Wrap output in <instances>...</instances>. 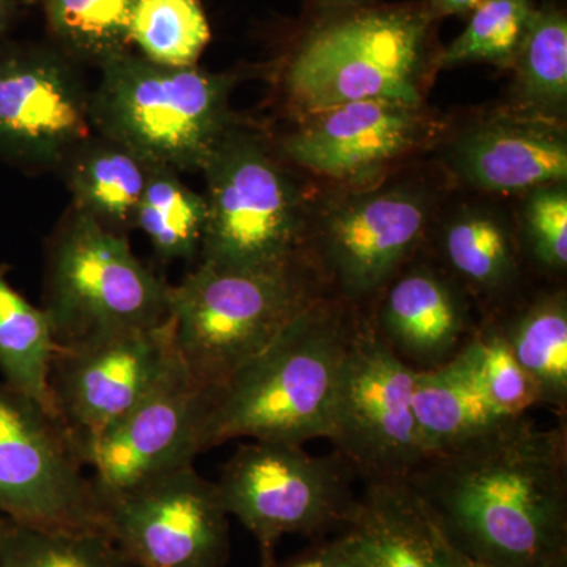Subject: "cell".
<instances>
[{
  "instance_id": "obj_1",
  "label": "cell",
  "mask_w": 567,
  "mask_h": 567,
  "mask_svg": "<svg viewBox=\"0 0 567 567\" xmlns=\"http://www.w3.org/2000/svg\"><path fill=\"white\" fill-rule=\"evenodd\" d=\"M458 550L484 567L567 561V425L513 417L424 457L405 477Z\"/></svg>"
},
{
  "instance_id": "obj_2",
  "label": "cell",
  "mask_w": 567,
  "mask_h": 567,
  "mask_svg": "<svg viewBox=\"0 0 567 567\" xmlns=\"http://www.w3.org/2000/svg\"><path fill=\"white\" fill-rule=\"evenodd\" d=\"M360 316L358 306L323 295L224 385L205 393L203 453L237 439L295 445L328 439Z\"/></svg>"
},
{
  "instance_id": "obj_3",
  "label": "cell",
  "mask_w": 567,
  "mask_h": 567,
  "mask_svg": "<svg viewBox=\"0 0 567 567\" xmlns=\"http://www.w3.org/2000/svg\"><path fill=\"white\" fill-rule=\"evenodd\" d=\"M327 295L311 264L221 270L199 264L169 287L175 352L205 393L224 385Z\"/></svg>"
},
{
  "instance_id": "obj_4",
  "label": "cell",
  "mask_w": 567,
  "mask_h": 567,
  "mask_svg": "<svg viewBox=\"0 0 567 567\" xmlns=\"http://www.w3.org/2000/svg\"><path fill=\"white\" fill-rule=\"evenodd\" d=\"M100 70L91 95L92 128L148 166L203 171L233 128L229 74L158 65L132 51Z\"/></svg>"
},
{
  "instance_id": "obj_5",
  "label": "cell",
  "mask_w": 567,
  "mask_h": 567,
  "mask_svg": "<svg viewBox=\"0 0 567 567\" xmlns=\"http://www.w3.org/2000/svg\"><path fill=\"white\" fill-rule=\"evenodd\" d=\"M434 18L424 7H379L322 22L289 63L290 100L305 115L363 100L421 106Z\"/></svg>"
},
{
  "instance_id": "obj_6",
  "label": "cell",
  "mask_w": 567,
  "mask_h": 567,
  "mask_svg": "<svg viewBox=\"0 0 567 567\" xmlns=\"http://www.w3.org/2000/svg\"><path fill=\"white\" fill-rule=\"evenodd\" d=\"M169 284L137 259L125 235L76 208L48 249L44 309L58 347L169 319Z\"/></svg>"
},
{
  "instance_id": "obj_7",
  "label": "cell",
  "mask_w": 567,
  "mask_h": 567,
  "mask_svg": "<svg viewBox=\"0 0 567 567\" xmlns=\"http://www.w3.org/2000/svg\"><path fill=\"white\" fill-rule=\"evenodd\" d=\"M203 173L207 223L199 264L221 270L311 264L300 193L262 142L230 128Z\"/></svg>"
},
{
  "instance_id": "obj_8",
  "label": "cell",
  "mask_w": 567,
  "mask_h": 567,
  "mask_svg": "<svg viewBox=\"0 0 567 567\" xmlns=\"http://www.w3.org/2000/svg\"><path fill=\"white\" fill-rule=\"evenodd\" d=\"M352 466L339 453L312 456L303 445L241 443L215 481L224 509L259 543L264 567L287 535H323L344 528L358 495Z\"/></svg>"
},
{
  "instance_id": "obj_9",
  "label": "cell",
  "mask_w": 567,
  "mask_h": 567,
  "mask_svg": "<svg viewBox=\"0 0 567 567\" xmlns=\"http://www.w3.org/2000/svg\"><path fill=\"white\" fill-rule=\"evenodd\" d=\"M415 372L361 315L336 386L328 440L363 483L405 480L424 458L412 406Z\"/></svg>"
},
{
  "instance_id": "obj_10",
  "label": "cell",
  "mask_w": 567,
  "mask_h": 567,
  "mask_svg": "<svg viewBox=\"0 0 567 567\" xmlns=\"http://www.w3.org/2000/svg\"><path fill=\"white\" fill-rule=\"evenodd\" d=\"M0 516L43 528L103 529L92 477L50 410L0 380Z\"/></svg>"
},
{
  "instance_id": "obj_11",
  "label": "cell",
  "mask_w": 567,
  "mask_h": 567,
  "mask_svg": "<svg viewBox=\"0 0 567 567\" xmlns=\"http://www.w3.org/2000/svg\"><path fill=\"white\" fill-rule=\"evenodd\" d=\"M171 320L73 347H58L51 413L85 466L93 443L177 363Z\"/></svg>"
},
{
  "instance_id": "obj_12",
  "label": "cell",
  "mask_w": 567,
  "mask_h": 567,
  "mask_svg": "<svg viewBox=\"0 0 567 567\" xmlns=\"http://www.w3.org/2000/svg\"><path fill=\"white\" fill-rule=\"evenodd\" d=\"M102 511L103 532L133 567H223L229 557V514L194 464L112 496Z\"/></svg>"
},
{
  "instance_id": "obj_13",
  "label": "cell",
  "mask_w": 567,
  "mask_h": 567,
  "mask_svg": "<svg viewBox=\"0 0 567 567\" xmlns=\"http://www.w3.org/2000/svg\"><path fill=\"white\" fill-rule=\"evenodd\" d=\"M427 224V197L410 186L353 194L324 216L309 259L334 297L360 308L410 262Z\"/></svg>"
},
{
  "instance_id": "obj_14",
  "label": "cell",
  "mask_w": 567,
  "mask_h": 567,
  "mask_svg": "<svg viewBox=\"0 0 567 567\" xmlns=\"http://www.w3.org/2000/svg\"><path fill=\"white\" fill-rule=\"evenodd\" d=\"M91 130V95L69 55L0 43V155L24 166H54Z\"/></svg>"
},
{
  "instance_id": "obj_15",
  "label": "cell",
  "mask_w": 567,
  "mask_h": 567,
  "mask_svg": "<svg viewBox=\"0 0 567 567\" xmlns=\"http://www.w3.org/2000/svg\"><path fill=\"white\" fill-rule=\"evenodd\" d=\"M205 391L181 358L132 410L93 443L85 468L100 503L171 470L192 465L203 453Z\"/></svg>"
},
{
  "instance_id": "obj_16",
  "label": "cell",
  "mask_w": 567,
  "mask_h": 567,
  "mask_svg": "<svg viewBox=\"0 0 567 567\" xmlns=\"http://www.w3.org/2000/svg\"><path fill=\"white\" fill-rule=\"evenodd\" d=\"M431 130L421 106L363 100L306 114L282 153L322 177L363 182L415 151Z\"/></svg>"
},
{
  "instance_id": "obj_17",
  "label": "cell",
  "mask_w": 567,
  "mask_h": 567,
  "mask_svg": "<svg viewBox=\"0 0 567 567\" xmlns=\"http://www.w3.org/2000/svg\"><path fill=\"white\" fill-rule=\"evenodd\" d=\"M371 322L391 352L412 368L445 364L476 333L468 295L431 265L402 268L379 295Z\"/></svg>"
},
{
  "instance_id": "obj_18",
  "label": "cell",
  "mask_w": 567,
  "mask_h": 567,
  "mask_svg": "<svg viewBox=\"0 0 567 567\" xmlns=\"http://www.w3.org/2000/svg\"><path fill=\"white\" fill-rule=\"evenodd\" d=\"M447 162L468 185L486 193H529L566 183L567 137L558 121L502 115L458 134Z\"/></svg>"
},
{
  "instance_id": "obj_19",
  "label": "cell",
  "mask_w": 567,
  "mask_h": 567,
  "mask_svg": "<svg viewBox=\"0 0 567 567\" xmlns=\"http://www.w3.org/2000/svg\"><path fill=\"white\" fill-rule=\"evenodd\" d=\"M341 532L354 567H484L454 546L406 480L364 483Z\"/></svg>"
},
{
  "instance_id": "obj_20",
  "label": "cell",
  "mask_w": 567,
  "mask_h": 567,
  "mask_svg": "<svg viewBox=\"0 0 567 567\" xmlns=\"http://www.w3.org/2000/svg\"><path fill=\"white\" fill-rule=\"evenodd\" d=\"M412 406L424 457L464 445L513 420L487 398L468 342L445 364L415 372Z\"/></svg>"
},
{
  "instance_id": "obj_21",
  "label": "cell",
  "mask_w": 567,
  "mask_h": 567,
  "mask_svg": "<svg viewBox=\"0 0 567 567\" xmlns=\"http://www.w3.org/2000/svg\"><path fill=\"white\" fill-rule=\"evenodd\" d=\"M505 339L536 388L539 406L567 415V295L550 290L529 298L506 317L486 320Z\"/></svg>"
},
{
  "instance_id": "obj_22",
  "label": "cell",
  "mask_w": 567,
  "mask_h": 567,
  "mask_svg": "<svg viewBox=\"0 0 567 567\" xmlns=\"http://www.w3.org/2000/svg\"><path fill=\"white\" fill-rule=\"evenodd\" d=\"M66 182L73 208L112 233L134 229L147 183L148 164L110 140L87 137L66 156Z\"/></svg>"
},
{
  "instance_id": "obj_23",
  "label": "cell",
  "mask_w": 567,
  "mask_h": 567,
  "mask_svg": "<svg viewBox=\"0 0 567 567\" xmlns=\"http://www.w3.org/2000/svg\"><path fill=\"white\" fill-rule=\"evenodd\" d=\"M442 257L466 295L495 305L516 293L520 248L509 227L492 213L468 210L450 219L443 227Z\"/></svg>"
},
{
  "instance_id": "obj_24",
  "label": "cell",
  "mask_w": 567,
  "mask_h": 567,
  "mask_svg": "<svg viewBox=\"0 0 567 567\" xmlns=\"http://www.w3.org/2000/svg\"><path fill=\"white\" fill-rule=\"evenodd\" d=\"M58 344L50 317L22 297L0 265V380L50 410V371Z\"/></svg>"
},
{
  "instance_id": "obj_25",
  "label": "cell",
  "mask_w": 567,
  "mask_h": 567,
  "mask_svg": "<svg viewBox=\"0 0 567 567\" xmlns=\"http://www.w3.org/2000/svg\"><path fill=\"white\" fill-rule=\"evenodd\" d=\"M205 223V196L185 185L177 171L148 166L134 227L148 238L156 256L163 262L199 256Z\"/></svg>"
},
{
  "instance_id": "obj_26",
  "label": "cell",
  "mask_w": 567,
  "mask_h": 567,
  "mask_svg": "<svg viewBox=\"0 0 567 567\" xmlns=\"http://www.w3.org/2000/svg\"><path fill=\"white\" fill-rule=\"evenodd\" d=\"M518 100L529 115L557 121L567 103V20L561 10H535L513 65Z\"/></svg>"
},
{
  "instance_id": "obj_27",
  "label": "cell",
  "mask_w": 567,
  "mask_h": 567,
  "mask_svg": "<svg viewBox=\"0 0 567 567\" xmlns=\"http://www.w3.org/2000/svg\"><path fill=\"white\" fill-rule=\"evenodd\" d=\"M50 31L71 61L103 63L132 47L137 0H40Z\"/></svg>"
},
{
  "instance_id": "obj_28",
  "label": "cell",
  "mask_w": 567,
  "mask_h": 567,
  "mask_svg": "<svg viewBox=\"0 0 567 567\" xmlns=\"http://www.w3.org/2000/svg\"><path fill=\"white\" fill-rule=\"evenodd\" d=\"M212 32L199 0H137L130 41L147 61L196 66Z\"/></svg>"
},
{
  "instance_id": "obj_29",
  "label": "cell",
  "mask_w": 567,
  "mask_h": 567,
  "mask_svg": "<svg viewBox=\"0 0 567 567\" xmlns=\"http://www.w3.org/2000/svg\"><path fill=\"white\" fill-rule=\"evenodd\" d=\"M0 567H133L103 529L43 528L7 520Z\"/></svg>"
},
{
  "instance_id": "obj_30",
  "label": "cell",
  "mask_w": 567,
  "mask_h": 567,
  "mask_svg": "<svg viewBox=\"0 0 567 567\" xmlns=\"http://www.w3.org/2000/svg\"><path fill=\"white\" fill-rule=\"evenodd\" d=\"M535 10L532 0H484L472 11L465 31L440 55V65H513Z\"/></svg>"
},
{
  "instance_id": "obj_31",
  "label": "cell",
  "mask_w": 567,
  "mask_h": 567,
  "mask_svg": "<svg viewBox=\"0 0 567 567\" xmlns=\"http://www.w3.org/2000/svg\"><path fill=\"white\" fill-rule=\"evenodd\" d=\"M477 379L487 398L502 415H527L533 406H539L536 388L505 339L491 322H481L468 341Z\"/></svg>"
},
{
  "instance_id": "obj_32",
  "label": "cell",
  "mask_w": 567,
  "mask_h": 567,
  "mask_svg": "<svg viewBox=\"0 0 567 567\" xmlns=\"http://www.w3.org/2000/svg\"><path fill=\"white\" fill-rule=\"evenodd\" d=\"M524 241L533 264L548 275L567 267V192L565 183L528 193L524 208Z\"/></svg>"
},
{
  "instance_id": "obj_33",
  "label": "cell",
  "mask_w": 567,
  "mask_h": 567,
  "mask_svg": "<svg viewBox=\"0 0 567 567\" xmlns=\"http://www.w3.org/2000/svg\"><path fill=\"white\" fill-rule=\"evenodd\" d=\"M271 567H354L352 550L344 533L333 539L320 540L316 546L306 548L301 554Z\"/></svg>"
},
{
  "instance_id": "obj_34",
  "label": "cell",
  "mask_w": 567,
  "mask_h": 567,
  "mask_svg": "<svg viewBox=\"0 0 567 567\" xmlns=\"http://www.w3.org/2000/svg\"><path fill=\"white\" fill-rule=\"evenodd\" d=\"M484 0H431V13L434 14H466L472 13Z\"/></svg>"
},
{
  "instance_id": "obj_35",
  "label": "cell",
  "mask_w": 567,
  "mask_h": 567,
  "mask_svg": "<svg viewBox=\"0 0 567 567\" xmlns=\"http://www.w3.org/2000/svg\"><path fill=\"white\" fill-rule=\"evenodd\" d=\"M17 14V0H0V43L7 35Z\"/></svg>"
},
{
  "instance_id": "obj_36",
  "label": "cell",
  "mask_w": 567,
  "mask_h": 567,
  "mask_svg": "<svg viewBox=\"0 0 567 567\" xmlns=\"http://www.w3.org/2000/svg\"><path fill=\"white\" fill-rule=\"evenodd\" d=\"M7 518L0 516V557H2L3 540H6Z\"/></svg>"
},
{
  "instance_id": "obj_37",
  "label": "cell",
  "mask_w": 567,
  "mask_h": 567,
  "mask_svg": "<svg viewBox=\"0 0 567 567\" xmlns=\"http://www.w3.org/2000/svg\"><path fill=\"white\" fill-rule=\"evenodd\" d=\"M550 567H567V561L566 563H559V565H555V566H550Z\"/></svg>"
},
{
  "instance_id": "obj_38",
  "label": "cell",
  "mask_w": 567,
  "mask_h": 567,
  "mask_svg": "<svg viewBox=\"0 0 567 567\" xmlns=\"http://www.w3.org/2000/svg\"><path fill=\"white\" fill-rule=\"evenodd\" d=\"M331 2H353V0H331Z\"/></svg>"
}]
</instances>
